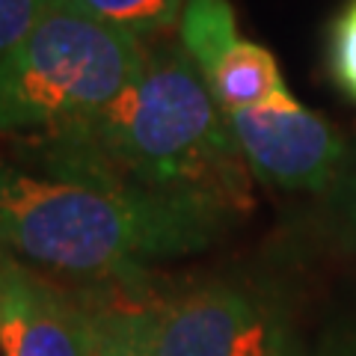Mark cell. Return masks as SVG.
I'll list each match as a JSON object with an SVG mask.
<instances>
[{
    "label": "cell",
    "instance_id": "cell-13",
    "mask_svg": "<svg viewBox=\"0 0 356 356\" xmlns=\"http://www.w3.org/2000/svg\"><path fill=\"white\" fill-rule=\"evenodd\" d=\"M0 291H3V255H0Z\"/></svg>",
    "mask_w": 356,
    "mask_h": 356
},
{
    "label": "cell",
    "instance_id": "cell-11",
    "mask_svg": "<svg viewBox=\"0 0 356 356\" xmlns=\"http://www.w3.org/2000/svg\"><path fill=\"white\" fill-rule=\"evenodd\" d=\"M330 69L339 86L356 98V0L341 6L330 30Z\"/></svg>",
    "mask_w": 356,
    "mask_h": 356
},
{
    "label": "cell",
    "instance_id": "cell-1",
    "mask_svg": "<svg viewBox=\"0 0 356 356\" xmlns=\"http://www.w3.org/2000/svg\"><path fill=\"white\" fill-rule=\"evenodd\" d=\"M18 161L222 220L252 205V172L181 44L149 48L113 104L60 137L18 146Z\"/></svg>",
    "mask_w": 356,
    "mask_h": 356
},
{
    "label": "cell",
    "instance_id": "cell-5",
    "mask_svg": "<svg viewBox=\"0 0 356 356\" xmlns=\"http://www.w3.org/2000/svg\"><path fill=\"white\" fill-rule=\"evenodd\" d=\"M250 172L280 191H324L344 158L341 137L291 92L226 113Z\"/></svg>",
    "mask_w": 356,
    "mask_h": 356
},
{
    "label": "cell",
    "instance_id": "cell-12",
    "mask_svg": "<svg viewBox=\"0 0 356 356\" xmlns=\"http://www.w3.org/2000/svg\"><path fill=\"white\" fill-rule=\"evenodd\" d=\"M54 0H0V65L18 48V42L36 27Z\"/></svg>",
    "mask_w": 356,
    "mask_h": 356
},
{
    "label": "cell",
    "instance_id": "cell-2",
    "mask_svg": "<svg viewBox=\"0 0 356 356\" xmlns=\"http://www.w3.org/2000/svg\"><path fill=\"white\" fill-rule=\"evenodd\" d=\"M222 226L226 220L205 211L0 154V250L83 288L134 280L149 261L202 250Z\"/></svg>",
    "mask_w": 356,
    "mask_h": 356
},
{
    "label": "cell",
    "instance_id": "cell-3",
    "mask_svg": "<svg viewBox=\"0 0 356 356\" xmlns=\"http://www.w3.org/2000/svg\"><path fill=\"white\" fill-rule=\"evenodd\" d=\"M149 44L54 0L0 65V137L33 146L95 119L137 81Z\"/></svg>",
    "mask_w": 356,
    "mask_h": 356
},
{
    "label": "cell",
    "instance_id": "cell-6",
    "mask_svg": "<svg viewBox=\"0 0 356 356\" xmlns=\"http://www.w3.org/2000/svg\"><path fill=\"white\" fill-rule=\"evenodd\" d=\"M0 356H89V315L81 291H65L3 255Z\"/></svg>",
    "mask_w": 356,
    "mask_h": 356
},
{
    "label": "cell",
    "instance_id": "cell-8",
    "mask_svg": "<svg viewBox=\"0 0 356 356\" xmlns=\"http://www.w3.org/2000/svg\"><path fill=\"white\" fill-rule=\"evenodd\" d=\"M202 81L208 83L222 113L261 107L276 95L288 92L276 57L250 39H241Z\"/></svg>",
    "mask_w": 356,
    "mask_h": 356
},
{
    "label": "cell",
    "instance_id": "cell-9",
    "mask_svg": "<svg viewBox=\"0 0 356 356\" xmlns=\"http://www.w3.org/2000/svg\"><path fill=\"white\" fill-rule=\"evenodd\" d=\"M238 18L229 0H187L178 21V44L199 69L208 74L241 42Z\"/></svg>",
    "mask_w": 356,
    "mask_h": 356
},
{
    "label": "cell",
    "instance_id": "cell-7",
    "mask_svg": "<svg viewBox=\"0 0 356 356\" xmlns=\"http://www.w3.org/2000/svg\"><path fill=\"white\" fill-rule=\"evenodd\" d=\"M152 291L146 273L81 288L89 315V356H149L146 306Z\"/></svg>",
    "mask_w": 356,
    "mask_h": 356
},
{
    "label": "cell",
    "instance_id": "cell-10",
    "mask_svg": "<svg viewBox=\"0 0 356 356\" xmlns=\"http://www.w3.org/2000/svg\"><path fill=\"white\" fill-rule=\"evenodd\" d=\"M104 24L122 27L143 42L178 27L187 0H63Z\"/></svg>",
    "mask_w": 356,
    "mask_h": 356
},
{
    "label": "cell",
    "instance_id": "cell-4",
    "mask_svg": "<svg viewBox=\"0 0 356 356\" xmlns=\"http://www.w3.org/2000/svg\"><path fill=\"white\" fill-rule=\"evenodd\" d=\"M149 356H291L282 309L255 288L202 282L152 291L146 306Z\"/></svg>",
    "mask_w": 356,
    "mask_h": 356
}]
</instances>
